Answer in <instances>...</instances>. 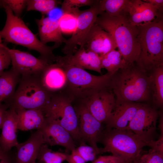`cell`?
Here are the masks:
<instances>
[{"instance_id":"cell-27","label":"cell","mask_w":163,"mask_h":163,"mask_svg":"<svg viewBox=\"0 0 163 163\" xmlns=\"http://www.w3.org/2000/svg\"><path fill=\"white\" fill-rule=\"evenodd\" d=\"M129 0H101L99 4L100 11L110 17L126 13Z\"/></svg>"},{"instance_id":"cell-38","label":"cell","mask_w":163,"mask_h":163,"mask_svg":"<svg viewBox=\"0 0 163 163\" xmlns=\"http://www.w3.org/2000/svg\"><path fill=\"white\" fill-rule=\"evenodd\" d=\"M9 106L7 104L0 103V129H2L6 112Z\"/></svg>"},{"instance_id":"cell-6","label":"cell","mask_w":163,"mask_h":163,"mask_svg":"<svg viewBox=\"0 0 163 163\" xmlns=\"http://www.w3.org/2000/svg\"><path fill=\"white\" fill-rule=\"evenodd\" d=\"M61 65L65 69L67 78V86L63 92L73 101L84 100L98 91L109 88L113 75L107 72L95 75L75 66Z\"/></svg>"},{"instance_id":"cell-8","label":"cell","mask_w":163,"mask_h":163,"mask_svg":"<svg viewBox=\"0 0 163 163\" xmlns=\"http://www.w3.org/2000/svg\"><path fill=\"white\" fill-rule=\"evenodd\" d=\"M46 118L58 123L80 141L78 119L73 100L64 92L52 95L50 102L42 110Z\"/></svg>"},{"instance_id":"cell-12","label":"cell","mask_w":163,"mask_h":163,"mask_svg":"<svg viewBox=\"0 0 163 163\" xmlns=\"http://www.w3.org/2000/svg\"><path fill=\"white\" fill-rule=\"evenodd\" d=\"M81 101L91 114L103 123L110 116L115 105L116 98L108 88L98 91Z\"/></svg>"},{"instance_id":"cell-10","label":"cell","mask_w":163,"mask_h":163,"mask_svg":"<svg viewBox=\"0 0 163 163\" xmlns=\"http://www.w3.org/2000/svg\"><path fill=\"white\" fill-rule=\"evenodd\" d=\"M99 0L87 9L80 10L77 15V24L71 37L67 39L62 50L65 55L73 54L78 49L83 47L90 29L95 23L98 16L102 12L100 10Z\"/></svg>"},{"instance_id":"cell-16","label":"cell","mask_w":163,"mask_h":163,"mask_svg":"<svg viewBox=\"0 0 163 163\" xmlns=\"http://www.w3.org/2000/svg\"><path fill=\"white\" fill-rule=\"evenodd\" d=\"M39 76L43 87L52 95L63 92L66 88L67 78L65 69L55 62L49 64Z\"/></svg>"},{"instance_id":"cell-30","label":"cell","mask_w":163,"mask_h":163,"mask_svg":"<svg viewBox=\"0 0 163 163\" xmlns=\"http://www.w3.org/2000/svg\"><path fill=\"white\" fill-rule=\"evenodd\" d=\"M77 15L71 13H62L58 19L62 34H72L74 32L77 24Z\"/></svg>"},{"instance_id":"cell-45","label":"cell","mask_w":163,"mask_h":163,"mask_svg":"<svg viewBox=\"0 0 163 163\" xmlns=\"http://www.w3.org/2000/svg\"><path fill=\"white\" fill-rule=\"evenodd\" d=\"M31 163H36L35 162H33Z\"/></svg>"},{"instance_id":"cell-31","label":"cell","mask_w":163,"mask_h":163,"mask_svg":"<svg viewBox=\"0 0 163 163\" xmlns=\"http://www.w3.org/2000/svg\"><path fill=\"white\" fill-rule=\"evenodd\" d=\"M94 0H65L62 4V13H71L77 15L79 8L84 6L91 7L95 2Z\"/></svg>"},{"instance_id":"cell-25","label":"cell","mask_w":163,"mask_h":163,"mask_svg":"<svg viewBox=\"0 0 163 163\" xmlns=\"http://www.w3.org/2000/svg\"><path fill=\"white\" fill-rule=\"evenodd\" d=\"M149 76L151 95L154 104L159 107L163 105V66L151 71Z\"/></svg>"},{"instance_id":"cell-32","label":"cell","mask_w":163,"mask_h":163,"mask_svg":"<svg viewBox=\"0 0 163 163\" xmlns=\"http://www.w3.org/2000/svg\"><path fill=\"white\" fill-rule=\"evenodd\" d=\"M27 1L25 0H0V8H8L15 16L20 18L23 10L26 7Z\"/></svg>"},{"instance_id":"cell-18","label":"cell","mask_w":163,"mask_h":163,"mask_svg":"<svg viewBox=\"0 0 163 163\" xmlns=\"http://www.w3.org/2000/svg\"><path fill=\"white\" fill-rule=\"evenodd\" d=\"M40 130L45 144L51 146L60 145L72 151L76 148L74 140L69 132L58 123L46 118Z\"/></svg>"},{"instance_id":"cell-15","label":"cell","mask_w":163,"mask_h":163,"mask_svg":"<svg viewBox=\"0 0 163 163\" xmlns=\"http://www.w3.org/2000/svg\"><path fill=\"white\" fill-rule=\"evenodd\" d=\"M126 12L130 23L135 26L147 24L163 18V11L143 0H129Z\"/></svg>"},{"instance_id":"cell-23","label":"cell","mask_w":163,"mask_h":163,"mask_svg":"<svg viewBox=\"0 0 163 163\" xmlns=\"http://www.w3.org/2000/svg\"><path fill=\"white\" fill-rule=\"evenodd\" d=\"M14 109L18 116V129L24 131L39 130L45 122V117L41 110L23 108Z\"/></svg>"},{"instance_id":"cell-7","label":"cell","mask_w":163,"mask_h":163,"mask_svg":"<svg viewBox=\"0 0 163 163\" xmlns=\"http://www.w3.org/2000/svg\"><path fill=\"white\" fill-rule=\"evenodd\" d=\"M39 75L21 76L14 96L7 104L9 108L42 111L48 105L52 95L42 85Z\"/></svg>"},{"instance_id":"cell-33","label":"cell","mask_w":163,"mask_h":163,"mask_svg":"<svg viewBox=\"0 0 163 163\" xmlns=\"http://www.w3.org/2000/svg\"><path fill=\"white\" fill-rule=\"evenodd\" d=\"M133 163H163V154L150 149L144 154L142 152Z\"/></svg>"},{"instance_id":"cell-36","label":"cell","mask_w":163,"mask_h":163,"mask_svg":"<svg viewBox=\"0 0 163 163\" xmlns=\"http://www.w3.org/2000/svg\"><path fill=\"white\" fill-rule=\"evenodd\" d=\"M92 163H126L123 160L113 155H101Z\"/></svg>"},{"instance_id":"cell-26","label":"cell","mask_w":163,"mask_h":163,"mask_svg":"<svg viewBox=\"0 0 163 163\" xmlns=\"http://www.w3.org/2000/svg\"><path fill=\"white\" fill-rule=\"evenodd\" d=\"M100 57L102 68L105 69L108 73L112 75L124 68L126 64L121 54L115 50Z\"/></svg>"},{"instance_id":"cell-46","label":"cell","mask_w":163,"mask_h":163,"mask_svg":"<svg viewBox=\"0 0 163 163\" xmlns=\"http://www.w3.org/2000/svg\"></svg>"},{"instance_id":"cell-37","label":"cell","mask_w":163,"mask_h":163,"mask_svg":"<svg viewBox=\"0 0 163 163\" xmlns=\"http://www.w3.org/2000/svg\"><path fill=\"white\" fill-rule=\"evenodd\" d=\"M147 146L160 154H163V136H159L157 140H152L146 142Z\"/></svg>"},{"instance_id":"cell-34","label":"cell","mask_w":163,"mask_h":163,"mask_svg":"<svg viewBox=\"0 0 163 163\" xmlns=\"http://www.w3.org/2000/svg\"><path fill=\"white\" fill-rule=\"evenodd\" d=\"M75 149L84 158L86 162L94 161L99 153L93 147L81 142L80 145Z\"/></svg>"},{"instance_id":"cell-35","label":"cell","mask_w":163,"mask_h":163,"mask_svg":"<svg viewBox=\"0 0 163 163\" xmlns=\"http://www.w3.org/2000/svg\"><path fill=\"white\" fill-rule=\"evenodd\" d=\"M8 48L3 43L0 44V75L11 63Z\"/></svg>"},{"instance_id":"cell-11","label":"cell","mask_w":163,"mask_h":163,"mask_svg":"<svg viewBox=\"0 0 163 163\" xmlns=\"http://www.w3.org/2000/svg\"><path fill=\"white\" fill-rule=\"evenodd\" d=\"M158 115L155 108L147 104H142L127 129L146 142L154 140Z\"/></svg>"},{"instance_id":"cell-19","label":"cell","mask_w":163,"mask_h":163,"mask_svg":"<svg viewBox=\"0 0 163 163\" xmlns=\"http://www.w3.org/2000/svg\"><path fill=\"white\" fill-rule=\"evenodd\" d=\"M83 47L102 56L117 46L111 35L96 23L90 29Z\"/></svg>"},{"instance_id":"cell-21","label":"cell","mask_w":163,"mask_h":163,"mask_svg":"<svg viewBox=\"0 0 163 163\" xmlns=\"http://www.w3.org/2000/svg\"><path fill=\"white\" fill-rule=\"evenodd\" d=\"M18 116L14 109L9 108L7 110L0 136V145L5 151L9 152L18 144L16 132Z\"/></svg>"},{"instance_id":"cell-39","label":"cell","mask_w":163,"mask_h":163,"mask_svg":"<svg viewBox=\"0 0 163 163\" xmlns=\"http://www.w3.org/2000/svg\"><path fill=\"white\" fill-rule=\"evenodd\" d=\"M8 152L4 150L0 145V163H11Z\"/></svg>"},{"instance_id":"cell-40","label":"cell","mask_w":163,"mask_h":163,"mask_svg":"<svg viewBox=\"0 0 163 163\" xmlns=\"http://www.w3.org/2000/svg\"><path fill=\"white\" fill-rule=\"evenodd\" d=\"M143 1L150 3L159 11H163V0H144Z\"/></svg>"},{"instance_id":"cell-3","label":"cell","mask_w":163,"mask_h":163,"mask_svg":"<svg viewBox=\"0 0 163 163\" xmlns=\"http://www.w3.org/2000/svg\"><path fill=\"white\" fill-rule=\"evenodd\" d=\"M137 27L140 53L136 65L151 72L163 66V18Z\"/></svg>"},{"instance_id":"cell-20","label":"cell","mask_w":163,"mask_h":163,"mask_svg":"<svg viewBox=\"0 0 163 163\" xmlns=\"http://www.w3.org/2000/svg\"><path fill=\"white\" fill-rule=\"evenodd\" d=\"M45 144L42 132L40 130L33 133L24 142L18 143L16 163H31L35 162L41 145Z\"/></svg>"},{"instance_id":"cell-17","label":"cell","mask_w":163,"mask_h":163,"mask_svg":"<svg viewBox=\"0 0 163 163\" xmlns=\"http://www.w3.org/2000/svg\"><path fill=\"white\" fill-rule=\"evenodd\" d=\"M142 103L116 100L115 107L108 119L104 123L105 128L125 130Z\"/></svg>"},{"instance_id":"cell-42","label":"cell","mask_w":163,"mask_h":163,"mask_svg":"<svg viewBox=\"0 0 163 163\" xmlns=\"http://www.w3.org/2000/svg\"><path fill=\"white\" fill-rule=\"evenodd\" d=\"M160 118L159 120L158 128L160 131V136H163V115L161 112L160 113Z\"/></svg>"},{"instance_id":"cell-9","label":"cell","mask_w":163,"mask_h":163,"mask_svg":"<svg viewBox=\"0 0 163 163\" xmlns=\"http://www.w3.org/2000/svg\"><path fill=\"white\" fill-rule=\"evenodd\" d=\"M78 119L80 142H84L101 154L102 148H99V142L105 129L103 123L97 120L90 112L81 101L73 102Z\"/></svg>"},{"instance_id":"cell-43","label":"cell","mask_w":163,"mask_h":163,"mask_svg":"<svg viewBox=\"0 0 163 163\" xmlns=\"http://www.w3.org/2000/svg\"><path fill=\"white\" fill-rule=\"evenodd\" d=\"M66 161L68 163H76L72 159L70 155L67 154Z\"/></svg>"},{"instance_id":"cell-44","label":"cell","mask_w":163,"mask_h":163,"mask_svg":"<svg viewBox=\"0 0 163 163\" xmlns=\"http://www.w3.org/2000/svg\"><path fill=\"white\" fill-rule=\"evenodd\" d=\"M2 38L1 37L0 34V44H2Z\"/></svg>"},{"instance_id":"cell-4","label":"cell","mask_w":163,"mask_h":163,"mask_svg":"<svg viewBox=\"0 0 163 163\" xmlns=\"http://www.w3.org/2000/svg\"><path fill=\"white\" fill-rule=\"evenodd\" d=\"M4 9L6 20L0 34L5 41L35 50L40 53V58L51 63L55 62L56 56L54 55L53 50L58 46L54 44L50 46L43 43L20 17L15 16L9 8Z\"/></svg>"},{"instance_id":"cell-28","label":"cell","mask_w":163,"mask_h":163,"mask_svg":"<svg viewBox=\"0 0 163 163\" xmlns=\"http://www.w3.org/2000/svg\"><path fill=\"white\" fill-rule=\"evenodd\" d=\"M67 154L53 151L43 144L40 148L37 159L44 163H62L66 160Z\"/></svg>"},{"instance_id":"cell-1","label":"cell","mask_w":163,"mask_h":163,"mask_svg":"<svg viewBox=\"0 0 163 163\" xmlns=\"http://www.w3.org/2000/svg\"><path fill=\"white\" fill-rule=\"evenodd\" d=\"M146 72L133 63L126 64L113 74L109 87L116 100L137 103L149 101L150 82Z\"/></svg>"},{"instance_id":"cell-24","label":"cell","mask_w":163,"mask_h":163,"mask_svg":"<svg viewBox=\"0 0 163 163\" xmlns=\"http://www.w3.org/2000/svg\"><path fill=\"white\" fill-rule=\"evenodd\" d=\"M21 77L12 68L0 75V103L8 104L10 101Z\"/></svg>"},{"instance_id":"cell-29","label":"cell","mask_w":163,"mask_h":163,"mask_svg":"<svg viewBox=\"0 0 163 163\" xmlns=\"http://www.w3.org/2000/svg\"><path fill=\"white\" fill-rule=\"evenodd\" d=\"M61 1L56 0H27V11H36L44 15L56 8Z\"/></svg>"},{"instance_id":"cell-2","label":"cell","mask_w":163,"mask_h":163,"mask_svg":"<svg viewBox=\"0 0 163 163\" xmlns=\"http://www.w3.org/2000/svg\"><path fill=\"white\" fill-rule=\"evenodd\" d=\"M95 23L112 36L126 64L136 62L140 53L138 31L130 24L126 13L110 17L102 12Z\"/></svg>"},{"instance_id":"cell-22","label":"cell","mask_w":163,"mask_h":163,"mask_svg":"<svg viewBox=\"0 0 163 163\" xmlns=\"http://www.w3.org/2000/svg\"><path fill=\"white\" fill-rule=\"evenodd\" d=\"M40 41L43 44L53 42L59 46L65 43L67 39L62 36L59 27L58 19H54L42 15L40 19H37Z\"/></svg>"},{"instance_id":"cell-13","label":"cell","mask_w":163,"mask_h":163,"mask_svg":"<svg viewBox=\"0 0 163 163\" xmlns=\"http://www.w3.org/2000/svg\"><path fill=\"white\" fill-rule=\"evenodd\" d=\"M11 59L12 68L21 76L39 75L51 63L40 57L14 49H8Z\"/></svg>"},{"instance_id":"cell-14","label":"cell","mask_w":163,"mask_h":163,"mask_svg":"<svg viewBox=\"0 0 163 163\" xmlns=\"http://www.w3.org/2000/svg\"><path fill=\"white\" fill-rule=\"evenodd\" d=\"M55 62L62 66H73L102 73L101 57L84 47L80 48L72 55L57 56Z\"/></svg>"},{"instance_id":"cell-5","label":"cell","mask_w":163,"mask_h":163,"mask_svg":"<svg viewBox=\"0 0 163 163\" xmlns=\"http://www.w3.org/2000/svg\"><path fill=\"white\" fill-rule=\"evenodd\" d=\"M99 142L104 145L102 153L110 152L126 163H133L147 146L145 142L128 129L105 128Z\"/></svg>"},{"instance_id":"cell-41","label":"cell","mask_w":163,"mask_h":163,"mask_svg":"<svg viewBox=\"0 0 163 163\" xmlns=\"http://www.w3.org/2000/svg\"><path fill=\"white\" fill-rule=\"evenodd\" d=\"M70 155L72 159L75 163H85V160L76 151L75 149L71 151Z\"/></svg>"}]
</instances>
